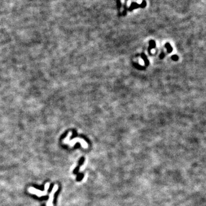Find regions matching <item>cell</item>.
I'll use <instances>...</instances> for the list:
<instances>
[{
	"mask_svg": "<svg viewBox=\"0 0 206 206\" xmlns=\"http://www.w3.org/2000/svg\"><path fill=\"white\" fill-rule=\"evenodd\" d=\"M49 186H50V183H49V182H48V183H46V184H45V190L44 191L36 189V188H34V187H30L29 188L28 191L29 192V193H30V194L36 195L39 196V197L46 196L48 194V190L49 188Z\"/></svg>",
	"mask_w": 206,
	"mask_h": 206,
	"instance_id": "cell-1",
	"label": "cell"
},
{
	"mask_svg": "<svg viewBox=\"0 0 206 206\" xmlns=\"http://www.w3.org/2000/svg\"><path fill=\"white\" fill-rule=\"evenodd\" d=\"M58 189V185L55 184L54 185L53 188L51 191L50 194L49 195V200L48 201L47 203V206H53V198H54V195L55 194V193L56 192V191Z\"/></svg>",
	"mask_w": 206,
	"mask_h": 206,
	"instance_id": "cell-2",
	"label": "cell"
},
{
	"mask_svg": "<svg viewBox=\"0 0 206 206\" xmlns=\"http://www.w3.org/2000/svg\"><path fill=\"white\" fill-rule=\"evenodd\" d=\"M77 142H79V143H80L81 146H82V147H84V148H88L87 144L85 143V141H84V140L81 139H78V138L74 139H73V140H72L71 141H69L67 144H69L71 147H72V146H74L75 144H76V143H77Z\"/></svg>",
	"mask_w": 206,
	"mask_h": 206,
	"instance_id": "cell-3",
	"label": "cell"
},
{
	"mask_svg": "<svg viewBox=\"0 0 206 206\" xmlns=\"http://www.w3.org/2000/svg\"><path fill=\"white\" fill-rule=\"evenodd\" d=\"M146 6V3L145 1H144V2L141 4L140 5L139 4H137L136 3H132L131 4V5L130 7H129V10H132V9L137 8H139V7H141V8H144L145 6Z\"/></svg>",
	"mask_w": 206,
	"mask_h": 206,
	"instance_id": "cell-4",
	"label": "cell"
},
{
	"mask_svg": "<svg viewBox=\"0 0 206 206\" xmlns=\"http://www.w3.org/2000/svg\"><path fill=\"white\" fill-rule=\"evenodd\" d=\"M71 135H72L71 132H69V133H68V136H67V137H66V138H65V139L64 140V143L67 144L69 141V138H70V137H71Z\"/></svg>",
	"mask_w": 206,
	"mask_h": 206,
	"instance_id": "cell-5",
	"label": "cell"
},
{
	"mask_svg": "<svg viewBox=\"0 0 206 206\" xmlns=\"http://www.w3.org/2000/svg\"><path fill=\"white\" fill-rule=\"evenodd\" d=\"M86 164H87V161H86V162H85V163H84V165H82V166H81V167H80V171L81 172L83 170H84V168H85V166H86Z\"/></svg>",
	"mask_w": 206,
	"mask_h": 206,
	"instance_id": "cell-6",
	"label": "cell"
},
{
	"mask_svg": "<svg viewBox=\"0 0 206 206\" xmlns=\"http://www.w3.org/2000/svg\"><path fill=\"white\" fill-rule=\"evenodd\" d=\"M172 58H173L174 60H177L178 59V57L177 56L175 55V56H174L172 57Z\"/></svg>",
	"mask_w": 206,
	"mask_h": 206,
	"instance_id": "cell-7",
	"label": "cell"
}]
</instances>
